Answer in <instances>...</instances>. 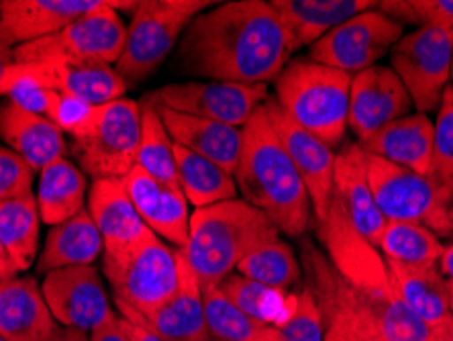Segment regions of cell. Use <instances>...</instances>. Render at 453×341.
Masks as SVG:
<instances>
[{
  "instance_id": "e0dca14e",
  "label": "cell",
  "mask_w": 453,
  "mask_h": 341,
  "mask_svg": "<svg viewBox=\"0 0 453 341\" xmlns=\"http://www.w3.org/2000/svg\"><path fill=\"white\" fill-rule=\"evenodd\" d=\"M11 68L43 89L88 105L112 103L123 98L127 90L121 76L115 72V66L95 59L53 58L31 64L12 62Z\"/></svg>"
},
{
  "instance_id": "d6a6232c",
  "label": "cell",
  "mask_w": 453,
  "mask_h": 341,
  "mask_svg": "<svg viewBox=\"0 0 453 341\" xmlns=\"http://www.w3.org/2000/svg\"><path fill=\"white\" fill-rule=\"evenodd\" d=\"M39 223L35 195L0 203V242L9 252L19 272L31 268L39 247Z\"/></svg>"
},
{
  "instance_id": "f6af8a7d",
  "label": "cell",
  "mask_w": 453,
  "mask_h": 341,
  "mask_svg": "<svg viewBox=\"0 0 453 341\" xmlns=\"http://www.w3.org/2000/svg\"><path fill=\"white\" fill-rule=\"evenodd\" d=\"M17 274H19V270H17L15 262H12L11 256H9V252L4 250L3 242H0V284L6 283V280L15 278Z\"/></svg>"
},
{
  "instance_id": "60d3db41",
  "label": "cell",
  "mask_w": 453,
  "mask_h": 341,
  "mask_svg": "<svg viewBox=\"0 0 453 341\" xmlns=\"http://www.w3.org/2000/svg\"><path fill=\"white\" fill-rule=\"evenodd\" d=\"M276 327L282 341H325V321L315 294L303 286L290 315Z\"/></svg>"
},
{
  "instance_id": "44dd1931",
  "label": "cell",
  "mask_w": 453,
  "mask_h": 341,
  "mask_svg": "<svg viewBox=\"0 0 453 341\" xmlns=\"http://www.w3.org/2000/svg\"><path fill=\"white\" fill-rule=\"evenodd\" d=\"M86 205V211L103 237V256H117L131 250L153 233L139 217L121 178L92 180Z\"/></svg>"
},
{
  "instance_id": "11a10c76",
  "label": "cell",
  "mask_w": 453,
  "mask_h": 341,
  "mask_svg": "<svg viewBox=\"0 0 453 341\" xmlns=\"http://www.w3.org/2000/svg\"><path fill=\"white\" fill-rule=\"evenodd\" d=\"M211 341H212V339H211Z\"/></svg>"
},
{
  "instance_id": "6da1fadb",
  "label": "cell",
  "mask_w": 453,
  "mask_h": 341,
  "mask_svg": "<svg viewBox=\"0 0 453 341\" xmlns=\"http://www.w3.org/2000/svg\"><path fill=\"white\" fill-rule=\"evenodd\" d=\"M278 12L264 0L221 3L201 12L178 42L184 74L215 82L265 84L290 62Z\"/></svg>"
},
{
  "instance_id": "f5cc1de1",
  "label": "cell",
  "mask_w": 453,
  "mask_h": 341,
  "mask_svg": "<svg viewBox=\"0 0 453 341\" xmlns=\"http://www.w3.org/2000/svg\"><path fill=\"white\" fill-rule=\"evenodd\" d=\"M451 80H453V59H451Z\"/></svg>"
},
{
  "instance_id": "3957f363",
  "label": "cell",
  "mask_w": 453,
  "mask_h": 341,
  "mask_svg": "<svg viewBox=\"0 0 453 341\" xmlns=\"http://www.w3.org/2000/svg\"><path fill=\"white\" fill-rule=\"evenodd\" d=\"M233 176L245 203L262 211L280 233L304 236L312 221L309 192L264 105L243 127V150Z\"/></svg>"
},
{
  "instance_id": "816d5d0a",
  "label": "cell",
  "mask_w": 453,
  "mask_h": 341,
  "mask_svg": "<svg viewBox=\"0 0 453 341\" xmlns=\"http://www.w3.org/2000/svg\"><path fill=\"white\" fill-rule=\"evenodd\" d=\"M449 221H451V237H453V205H451V209H449Z\"/></svg>"
},
{
  "instance_id": "7bdbcfd3",
  "label": "cell",
  "mask_w": 453,
  "mask_h": 341,
  "mask_svg": "<svg viewBox=\"0 0 453 341\" xmlns=\"http://www.w3.org/2000/svg\"><path fill=\"white\" fill-rule=\"evenodd\" d=\"M88 337L90 341H129L127 321L119 313H112L103 325H98L95 331L88 333Z\"/></svg>"
},
{
  "instance_id": "5bb4252c",
  "label": "cell",
  "mask_w": 453,
  "mask_h": 341,
  "mask_svg": "<svg viewBox=\"0 0 453 341\" xmlns=\"http://www.w3.org/2000/svg\"><path fill=\"white\" fill-rule=\"evenodd\" d=\"M306 289L315 294L325 321V341H388L378 323L357 305L356 294L325 252L312 244L303 247Z\"/></svg>"
},
{
  "instance_id": "7dc6e473",
  "label": "cell",
  "mask_w": 453,
  "mask_h": 341,
  "mask_svg": "<svg viewBox=\"0 0 453 341\" xmlns=\"http://www.w3.org/2000/svg\"><path fill=\"white\" fill-rule=\"evenodd\" d=\"M50 341H90V337L88 333L78 331V329H68V327L59 325Z\"/></svg>"
},
{
  "instance_id": "4dcf8cb0",
  "label": "cell",
  "mask_w": 453,
  "mask_h": 341,
  "mask_svg": "<svg viewBox=\"0 0 453 341\" xmlns=\"http://www.w3.org/2000/svg\"><path fill=\"white\" fill-rule=\"evenodd\" d=\"M88 182L80 166L68 158L58 159L39 172L37 209L42 221L48 225H59L84 211Z\"/></svg>"
},
{
  "instance_id": "30bf717a",
  "label": "cell",
  "mask_w": 453,
  "mask_h": 341,
  "mask_svg": "<svg viewBox=\"0 0 453 341\" xmlns=\"http://www.w3.org/2000/svg\"><path fill=\"white\" fill-rule=\"evenodd\" d=\"M142 143V105L131 98H117L101 105L92 129L72 139V151L80 170L92 180L125 178L137 166Z\"/></svg>"
},
{
  "instance_id": "74e56055",
  "label": "cell",
  "mask_w": 453,
  "mask_h": 341,
  "mask_svg": "<svg viewBox=\"0 0 453 341\" xmlns=\"http://www.w3.org/2000/svg\"><path fill=\"white\" fill-rule=\"evenodd\" d=\"M378 250L386 260L404 266H437L443 244L425 225L386 223Z\"/></svg>"
},
{
  "instance_id": "9a60e30c",
  "label": "cell",
  "mask_w": 453,
  "mask_h": 341,
  "mask_svg": "<svg viewBox=\"0 0 453 341\" xmlns=\"http://www.w3.org/2000/svg\"><path fill=\"white\" fill-rule=\"evenodd\" d=\"M42 292L58 325L84 333L95 331L112 313L101 272L74 266L45 274Z\"/></svg>"
},
{
  "instance_id": "52a82bcc",
  "label": "cell",
  "mask_w": 453,
  "mask_h": 341,
  "mask_svg": "<svg viewBox=\"0 0 453 341\" xmlns=\"http://www.w3.org/2000/svg\"><path fill=\"white\" fill-rule=\"evenodd\" d=\"M212 6L209 0H139L127 27L125 48L115 72L127 89L156 72L195 19Z\"/></svg>"
},
{
  "instance_id": "681fc988",
  "label": "cell",
  "mask_w": 453,
  "mask_h": 341,
  "mask_svg": "<svg viewBox=\"0 0 453 341\" xmlns=\"http://www.w3.org/2000/svg\"><path fill=\"white\" fill-rule=\"evenodd\" d=\"M431 341H453V315L431 331Z\"/></svg>"
},
{
  "instance_id": "9c48e42d",
  "label": "cell",
  "mask_w": 453,
  "mask_h": 341,
  "mask_svg": "<svg viewBox=\"0 0 453 341\" xmlns=\"http://www.w3.org/2000/svg\"><path fill=\"white\" fill-rule=\"evenodd\" d=\"M137 3L127 0H106L101 9L78 19L56 35L37 39L12 50L17 64L43 62V59H95L115 66L121 58L127 37V25L119 17V9L135 11Z\"/></svg>"
},
{
  "instance_id": "836d02e7",
  "label": "cell",
  "mask_w": 453,
  "mask_h": 341,
  "mask_svg": "<svg viewBox=\"0 0 453 341\" xmlns=\"http://www.w3.org/2000/svg\"><path fill=\"white\" fill-rule=\"evenodd\" d=\"M239 311L268 325H280L290 315L298 291H278L233 272L217 286Z\"/></svg>"
},
{
  "instance_id": "4316f807",
  "label": "cell",
  "mask_w": 453,
  "mask_h": 341,
  "mask_svg": "<svg viewBox=\"0 0 453 341\" xmlns=\"http://www.w3.org/2000/svg\"><path fill=\"white\" fill-rule=\"evenodd\" d=\"M178 289L162 309L150 315L142 325H148L164 341H211L206 325L203 286L195 270L178 250Z\"/></svg>"
},
{
  "instance_id": "d6986e66",
  "label": "cell",
  "mask_w": 453,
  "mask_h": 341,
  "mask_svg": "<svg viewBox=\"0 0 453 341\" xmlns=\"http://www.w3.org/2000/svg\"><path fill=\"white\" fill-rule=\"evenodd\" d=\"M106 0H0V33L17 45L56 35L78 19L101 9Z\"/></svg>"
},
{
  "instance_id": "d590c367",
  "label": "cell",
  "mask_w": 453,
  "mask_h": 341,
  "mask_svg": "<svg viewBox=\"0 0 453 341\" xmlns=\"http://www.w3.org/2000/svg\"><path fill=\"white\" fill-rule=\"evenodd\" d=\"M237 274L278 291H296L303 283V264L292 247L276 239L248 253L237 266Z\"/></svg>"
},
{
  "instance_id": "83f0119b",
  "label": "cell",
  "mask_w": 453,
  "mask_h": 341,
  "mask_svg": "<svg viewBox=\"0 0 453 341\" xmlns=\"http://www.w3.org/2000/svg\"><path fill=\"white\" fill-rule=\"evenodd\" d=\"M159 117L168 129V136L176 145L192 153H198L226 172L235 174L239 156L243 150V129L206 119L190 117L184 112L156 106Z\"/></svg>"
},
{
  "instance_id": "5b68a950",
  "label": "cell",
  "mask_w": 453,
  "mask_h": 341,
  "mask_svg": "<svg viewBox=\"0 0 453 341\" xmlns=\"http://www.w3.org/2000/svg\"><path fill=\"white\" fill-rule=\"evenodd\" d=\"M351 74L295 58L276 78V103L298 127L335 150L349 119Z\"/></svg>"
},
{
  "instance_id": "ee69618b",
  "label": "cell",
  "mask_w": 453,
  "mask_h": 341,
  "mask_svg": "<svg viewBox=\"0 0 453 341\" xmlns=\"http://www.w3.org/2000/svg\"><path fill=\"white\" fill-rule=\"evenodd\" d=\"M127 333H129V341H164L156 331H151L148 325L131 323V321H127Z\"/></svg>"
},
{
  "instance_id": "c3c4849f",
  "label": "cell",
  "mask_w": 453,
  "mask_h": 341,
  "mask_svg": "<svg viewBox=\"0 0 453 341\" xmlns=\"http://www.w3.org/2000/svg\"><path fill=\"white\" fill-rule=\"evenodd\" d=\"M12 62H15V58H12V48L9 43H6L3 33H0V82H3L4 72Z\"/></svg>"
},
{
  "instance_id": "8992f818",
  "label": "cell",
  "mask_w": 453,
  "mask_h": 341,
  "mask_svg": "<svg viewBox=\"0 0 453 341\" xmlns=\"http://www.w3.org/2000/svg\"><path fill=\"white\" fill-rule=\"evenodd\" d=\"M103 274L119 315L142 323L168 303L178 289V250L151 233L131 250L103 256Z\"/></svg>"
},
{
  "instance_id": "f546056e",
  "label": "cell",
  "mask_w": 453,
  "mask_h": 341,
  "mask_svg": "<svg viewBox=\"0 0 453 341\" xmlns=\"http://www.w3.org/2000/svg\"><path fill=\"white\" fill-rule=\"evenodd\" d=\"M103 252L104 244L101 233H98L88 211L84 209L76 217L51 227L43 252L39 253L37 272L45 276L53 270L95 266L96 260L103 258Z\"/></svg>"
},
{
  "instance_id": "7402d4cb",
  "label": "cell",
  "mask_w": 453,
  "mask_h": 341,
  "mask_svg": "<svg viewBox=\"0 0 453 341\" xmlns=\"http://www.w3.org/2000/svg\"><path fill=\"white\" fill-rule=\"evenodd\" d=\"M333 197L339 200L345 215L356 227L359 236L378 247L386 229V219L378 211L374 195L365 174V156L362 145L348 143L335 156V176H333Z\"/></svg>"
},
{
  "instance_id": "bcb514c9",
  "label": "cell",
  "mask_w": 453,
  "mask_h": 341,
  "mask_svg": "<svg viewBox=\"0 0 453 341\" xmlns=\"http://www.w3.org/2000/svg\"><path fill=\"white\" fill-rule=\"evenodd\" d=\"M437 268L445 278L453 283V242L449 245H443V253H441V258H439Z\"/></svg>"
},
{
  "instance_id": "e575fe53",
  "label": "cell",
  "mask_w": 453,
  "mask_h": 341,
  "mask_svg": "<svg viewBox=\"0 0 453 341\" xmlns=\"http://www.w3.org/2000/svg\"><path fill=\"white\" fill-rule=\"evenodd\" d=\"M203 298L212 341H282L276 325L245 315L219 289L203 291Z\"/></svg>"
},
{
  "instance_id": "484cf974",
  "label": "cell",
  "mask_w": 453,
  "mask_h": 341,
  "mask_svg": "<svg viewBox=\"0 0 453 341\" xmlns=\"http://www.w3.org/2000/svg\"><path fill=\"white\" fill-rule=\"evenodd\" d=\"M58 327L35 278L15 276L0 284V337L50 341Z\"/></svg>"
},
{
  "instance_id": "ac0fdd59",
  "label": "cell",
  "mask_w": 453,
  "mask_h": 341,
  "mask_svg": "<svg viewBox=\"0 0 453 341\" xmlns=\"http://www.w3.org/2000/svg\"><path fill=\"white\" fill-rule=\"evenodd\" d=\"M412 100L390 66H374L351 78L348 125L357 143L396 119L411 115Z\"/></svg>"
},
{
  "instance_id": "ba28073f",
  "label": "cell",
  "mask_w": 453,
  "mask_h": 341,
  "mask_svg": "<svg viewBox=\"0 0 453 341\" xmlns=\"http://www.w3.org/2000/svg\"><path fill=\"white\" fill-rule=\"evenodd\" d=\"M364 156L370 190L386 223H418L437 237H451L453 200L431 178L398 168L372 153L364 151Z\"/></svg>"
},
{
  "instance_id": "7c38bea8",
  "label": "cell",
  "mask_w": 453,
  "mask_h": 341,
  "mask_svg": "<svg viewBox=\"0 0 453 341\" xmlns=\"http://www.w3.org/2000/svg\"><path fill=\"white\" fill-rule=\"evenodd\" d=\"M268 98L270 92L265 84L188 80V82L162 86L143 100L162 109L243 129L253 112Z\"/></svg>"
},
{
  "instance_id": "b9f144b4",
  "label": "cell",
  "mask_w": 453,
  "mask_h": 341,
  "mask_svg": "<svg viewBox=\"0 0 453 341\" xmlns=\"http://www.w3.org/2000/svg\"><path fill=\"white\" fill-rule=\"evenodd\" d=\"M33 176L35 172L19 153L0 145V203L33 195Z\"/></svg>"
},
{
  "instance_id": "1f68e13d",
  "label": "cell",
  "mask_w": 453,
  "mask_h": 341,
  "mask_svg": "<svg viewBox=\"0 0 453 341\" xmlns=\"http://www.w3.org/2000/svg\"><path fill=\"white\" fill-rule=\"evenodd\" d=\"M174 158L180 190H182L186 203L195 209H204V206L237 198V182L231 172L176 143Z\"/></svg>"
},
{
  "instance_id": "d4e9b609",
  "label": "cell",
  "mask_w": 453,
  "mask_h": 341,
  "mask_svg": "<svg viewBox=\"0 0 453 341\" xmlns=\"http://www.w3.org/2000/svg\"><path fill=\"white\" fill-rule=\"evenodd\" d=\"M284 27L290 51L315 45L348 19L376 9L374 0H272Z\"/></svg>"
},
{
  "instance_id": "603a6c76",
  "label": "cell",
  "mask_w": 453,
  "mask_h": 341,
  "mask_svg": "<svg viewBox=\"0 0 453 341\" xmlns=\"http://www.w3.org/2000/svg\"><path fill=\"white\" fill-rule=\"evenodd\" d=\"M0 139L19 153L33 172L65 158V137L58 125L37 112L19 106L12 100L0 103Z\"/></svg>"
},
{
  "instance_id": "2e32d148",
  "label": "cell",
  "mask_w": 453,
  "mask_h": 341,
  "mask_svg": "<svg viewBox=\"0 0 453 341\" xmlns=\"http://www.w3.org/2000/svg\"><path fill=\"white\" fill-rule=\"evenodd\" d=\"M264 106L278 139L282 142L296 172L301 174L304 189L311 198L312 217H315L317 223H321L327 217L331 206L337 153L329 145H325L321 139L292 121L282 111V106L276 103V98H268Z\"/></svg>"
},
{
  "instance_id": "db71d44e",
  "label": "cell",
  "mask_w": 453,
  "mask_h": 341,
  "mask_svg": "<svg viewBox=\"0 0 453 341\" xmlns=\"http://www.w3.org/2000/svg\"><path fill=\"white\" fill-rule=\"evenodd\" d=\"M0 341H6V339H4V337H0Z\"/></svg>"
},
{
  "instance_id": "ffe728a7",
  "label": "cell",
  "mask_w": 453,
  "mask_h": 341,
  "mask_svg": "<svg viewBox=\"0 0 453 341\" xmlns=\"http://www.w3.org/2000/svg\"><path fill=\"white\" fill-rule=\"evenodd\" d=\"M123 184L143 223L174 250H184L188 244L190 213L182 190L157 182L139 166L127 174Z\"/></svg>"
},
{
  "instance_id": "f1b7e54d",
  "label": "cell",
  "mask_w": 453,
  "mask_h": 341,
  "mask_svg": "<svg viewBox=\"0 0 453 341\" xmlns=\"http://www.w3.org/2000/svg\"><path fill=\"white\" fill-rule=\"evenodd\" d=\"M386 266L406 309L431 331L451 317L448 278L437 266H404L392 260H386Z\"/></svg>"
},
{
  "instance_id": "4fadbf2b",
  "label": "cell",
  "mask_w": 453,
  "mask_h": 341,
  "mask_svg": "<svg viewBox=\"0 0 453 341\" xmlns=\"http://www.w3.org/2000/svg\"><path fill=\"white\" fill-rule=\"evenodd\" d=\"M403 35L404 27L386 17L376 6L348 19L311 45L309 59L356 76L378 66V59L392 51Z\"/></svg>"
},
{
  "instance_id": "cb8c5ba5",
  "label": "cell",
  "mask_w": 453,
  "mask_h": 341,
  "mask_svg": "<svg viewBox=\"0 0 453 341\" xmlns=\"http://www.w3.org/2000/svg\"><path fill=\"white\" fill-rule=\"evenodd\" d=\"M433 143H435V123L423 112H411L384 125L359 145L365 153L429 178Z\"/></svg>"
},
{
  "instance_id": "7a4b0ae2",
  "label": "cell",
  "mask_w": 453,
  "mask_h": 341,
  "mask_svg": "<svg viewBox=\"0 0 453 341\" xmlns=\"http://www.w3.org/2000/svg\"><path fill=\"white\" fill-rule=\"evenodd\" d=\"M325 256L348 280L357 305L376 321L388 341H431V329L406 309L392 284L388 266L378 247L359 236L333 197L327 217L317 223Z\"/></svg>"
},
{
  "instance_id": "f35d334b",
  "label": "cell",
  "mask_w": 453,
  "mask_h": 341,
  "mask_svg": "<svg viewBox=\"0 0 453 341\" xmlns=\"http://www.w3.org/2000/svg\"><path fill=\"white\" fill-rule=\"evenodd\" d=\"M437 111L429 178L453 200V86H448V90L443 92Z\"/></svg>"
},
{
  "instance_id": "8fae6325",
  "label": "cell",
  "mask_w": 453,
  "mask_h": 341,
  "mask_svg": "<svg viewBox=\"0 0 453 341\" xmlns=\"http://www.w3.org/2000/svg\"><path fill=\"white\" fill-rule=\"evenodd\" d=\"M453 29L423 27L403 35L392 48V70L401 78L418 112L427 115L441 105L451 80Z\"/></svg>"
},
{
  "instance_id": "277c9868",
  "label": "cell",
  "mask_w": 453,
  "mask_h": 341,
  "mask_svg": "<svg viewBox=\"0 0 453 341\" xmlns=\"http://www.w3.org/2000/svg\"><path fill=\"white\" fill-rule=\"evenodd\" d=\"M280 239L276 225L243 198L195 209L182 256L195 270L203 291L217 289L257 247Z\"/></svg>"
},
{
  "instance_id": "ab89813d",
  "label": "cell",
  "mask_w": 453,
  "mask_h": 341,
  "mask_svg": "<svg viewBox=\"0 0 453 341\" xmlns=\"http://www.w3.org/2000/svg\"><path fill=\"white\" fill-rule=\"evenodd\" d=\"M378 11L396 23L435 29H453V0H382Z\"/></svg>"
},
{
  "instance_id": "f907efd6",
  "label": "cell",
  "mask_w": 453,
  "mask_h": 341,
  "mask_svg": "<svg viewBox=\"0 0 453 341\" xmlns=\"http://www.w3.org/2000/svg\"><path fill=\"white\" fill-rule=\"evenodd\" d=\"M448 289H449V311L453 315V283H451V280H448Z\"/></svg>"
},
{
  "instance_id": "8d00e7d4",
  "label": "cell",
  "mask_w": 453,
  "mask_h": 341,
  "mask_svg": "<svg viewBox=\"0 0 453 341\" xmlns=\"http://www.w3.org/2000/svg\"><path fill=\"white\" fill-rule=\"evenodd\" d=\"M137 166L157 182L180 190L174 142L168 136L157 109L148 100L142 103V143L137 151Z\"/></svg>"
}]
</instances>
